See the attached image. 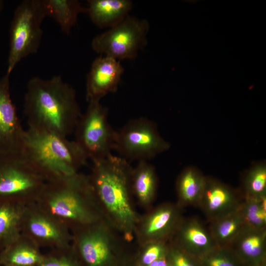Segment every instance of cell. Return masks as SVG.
I'll use <instances>...</instances> for the list:
<instances>
[{"label": "cell", "instance_id": "22", "mask_svg": "<svg viewBox=\"0 0 266 266\" xmlns=\"http://www.w3.org/2000/svg\"><path fill=\"white\" fill-rule=\"evenodd\" d=\"M47 16L52 17L61 30L68 34L77 22L78 15L86 13V7L77 0H42Z\"/></svg>", "mask_w": 266, "mask_h": 266}, {"label": "cell", "instance_id": "26", "mask_svg": "<svg viewBox=\"0 0 266 266\" xmlns=\"http://www.w3.org/2000/svg\"><path fill=\"white\" fill-rule=\"evenodd\" d=\"M239 210L246 226L266 229V197L243 199Z\"/></svg>", "mask_w": 266, "mask_h": 266}, {"label": "cell", "instance_id": "32", "mask_svg": "<svg viewBox=\"0 0 266 266\" xmlns=\"http://www.w3.org/2000/svg\"><path fill=\"white\" fill-rule=\"evenodd\" d=\"M3 2L2 0H0V12L2 10L3 7Z\"/></svg>", "mask_w": 266, "mask_h": 266}, {"label": "cell", "instance_id": "16", "mask_svg": "<svg viewBox=\"0 0 266 266\" xmlns=\"http://www.w3.org/2000/svg\"><path fill=\"white\" fill-rule=\"evenodd\" d=\"M170 241L199 259L217 247L208 228L193 217L183 218Z\"/></svg>", "mask_w": 266, "mask_h": 266}, {"label": "cell", "instance_id": "28", "mask_svg": "<svg viewBox=\"0 0 266 266\" xmlns=\"http://www.w3.org/2000/svg\"><path fill=\"white\" fill-rule=\"evenodd\" d=\"M167 258L170 266H202L200 259L184 251L170 241L168 243Z\"/></svg>", "mask_w": 266, "mask_h": 266}, {"label": "cell", "instance_id": "4", "mask_svg": "<svg viewBox=\"0 0 266 266\" xmlns=\"http://www.w3.org/2000/svg\"><path fill=\"white\" fill-rule=\"evenodd\" d=\"M22 151L46 182L75 174L88 159L74 140L29 128Z\"/></svg>", "mask_w": 266, "mask_h": 266}, {"label": "cell", "instance_id": "18", "mask_svg": "<svg viewBox=\"0 0 266 266\" xmlns=\"http://www.w3.org/2000/svg\"><path fill=\"white\" fill-rule=\"evenodd\" d=\"M86 13L96 26L111 28L121 23L131 11L133 2L129 0H89Z\"/></svg>", "mask_w": 266, "mask_h": 266}, {"label": "cell", "instance_id": "8", "mask_svg": "<svg viewBox=\"0 0 266 266\" xmlns=\"http://www.w3.org/2000/svg\"><path fill=\"white\" fill-rule=\"evenodd\" d=\"M74 141L92 161L110 155L116 131L108 123L107 109L100 101L89 102L75 128Z\"/></svg>", "mask_w": 266, "mask_h": 266}, {"label": "cell", "instance_id": "20", "mask_svg": "<svg viewBox=\"0 0 266 266\" xmlns=\"http://www.w3.org/2000/svg\"><path fill=\"white\" fill-rule=\"evenodd\" d=\"M206 176L197 168L189 166L179 175L176 183L178 201L182 208L197 206L204 189Z\"/></svg>", "mask_w": 266, "mask_h": 266}, {"label": "cell", "instance_id": "12", "mask_svg": "<svg viewBox=\"0 0 266 266\" xmlns=\"http://www.w3.org/2000/svg\"><path fill=\"white\" fill-rule=\"evenodd\" d=\"M243 200L240 191L216 179L206 177L203 192L197 206L210 223L237 211Z\"/></svg>", "mask_w": 266, "mask_h": 266}, {"label": "cell", "instance_id": "33", "mask_svg": "<svg viewBox=\"0 0 266 266\" xmlns=\"http://www.w3.org/2000/svg\"><path fill=\"white\" fill-rule=\"evenodd\" d=\"M266 266V263H262V264L257 265H256V266Z\"/></svg>", "mask_w": 266, "mask_h": 266}, {"label": "cell", "instance_id": "13", "mask_svg": "<svg viewBox=\"0 0 266 266\" xmlns=\"http://www.w3.org/2000/svg\"><path fill=\"white\" fill-rule=\"evenodd\" d=\"M25 130L11 98L9 75L0 79V154L22 151Z\"/></svg>", "mask_w": 266, "mask_h": 266}, {"label": "cell", "instance_id": "5", "mask_svg": "<svg viewBox=\"0 0 266 266\" xmlns=\"http://www.w3.org/2000/svg\"><path fill=\"white\" fill-rule=\"evenodd\" d=\"M46 183L22 151L0 154V201L35 203Z\"/></svg>", "mask_w": 266, "mask_h": 266}, {"label": "cell", "instance_id": "11", "mask_svg": "<svg viewBox=\"0 0 266 266\" xmlns=\"http://www.w3.org/2000/svg\"><path fill=\"white\" fill-rule=\"evenodd\" d=\"M72 249L87 266H104L117 244L102 220L71 232Z\"/></svg>", "mask_w": 266, "mask_h": 266}, {"label": "cell", "instance_id": "1", "mask_svg": "<svg viewBox=\"0 0 266 266\" xmlns=\"http://www.w3.org/2000/svg\"><path fill=\"white\" fill-rule=\"evenodd\" d=\"M24 113L29 128L65 137L74 132L82 114L75 90L60 76L30 79Z\"/></svg>", "mask_w": 266, "mask_h": 266}, {"label": "cell", "instance_id": "14", "mask_svg": "<svg viewBox=\"0 0 266 266\" xmlns=\"http://www.w3.org/2000/svg\"><path fill=\"white\" fill-rule=\"evenodd\" d=\"M183 217L177 204H161L147 214L140 223L138 235L142 244L170 240Z\"/></svg>", "mask_w": 266, "mask_h": 266}, {"label": "cell", "instance_id": "21", "mask_svg": "<svg viewBox=\"0 0 266 266\" xmlns=\"http://www.w3.org/2000/svg\"><path fill=\"white\" fill-rule=\"evenodd\" d=\"M26 207L12 202L0 201V252L21 234Z\"/></svg>", "mask_w": 266, "mask_h": 266}, {"label": "cell", "instance_id": "27", "mask_svg": "<svg viewBox=\"0 0 266 266\" xmlns=\"http://www.w3.org/2000/svg\"><path fill=\"white\" fill-rule=\"evenodd\" d=\"M202 266H243L229 246L216 247L200 259Z\"/></svg>", "mask_w": 266, "mask_h": 266}, {"label": "cell", "instance_id": "9", "mask_svg": "<svg viewBox=\"0 0 266 266\" xmlns=\"http://www.w3.org/2000/svg\"><path fill=\"white\" fill-rule=\"evenodd\" d=\"M148 22L128 16L117 25L97 35L91 43L94 51L118 61L133 59L146 43Z\"/></svg>", "mask_w": 266, "mask_h": 266}, {"label": "cell", "instance_id": "29", "mask_svg": "<svg viewBox=\"0 0 266 266\" xmlns=\"http://www.w3.org/2000/svg\"><path fill=\"white\" fill-rule=\"evenodd\" d=\"M71 246L65 249H53V253L43 258L38 266H78L68 254Z\"/></svg>", "mask_w": 266, "mask_h": 266}, {"label": "cell", "instance_id": "34", "mask_svg": "<svg viewBox=\"0 0 266 266\" xmlns=\"http://www.w3.org/2000/svg\"><path fill=\"white\" fill-rule=\"evenodd\" d=\"M0 266H3V265H0Z\"/></svg>", "mask_w": 266, "mask_h": 266}, {"label": "cell", "instance_id": "30", "mask_svg": "<svg viewBox=\"0 0 266 266\" xmlns=\"http://www.w3.org/2000/svg\"><path fill=\"white\" fill-rule=\"evenodd\" d=\"M146 244V248L141 256V263L144 266L166 257L167 255L168 243L165 241H154Z\"/></svg>", "mask_w": 266, "mask_h": 266}, {"label": "cell", "instance_id": "23", "mask_svg": "<svg viewBox=\"0 0 266 266\" xmlns=\"http://www.w3.org/2000/svg\"><path fill=\"white\" fill-rule=\"evenodd\" d=\"M157 184V176L153 166L146 161L138 162L136 166L133 168L131 189L141 204L148 205L153 201Z\"/></svg>", "mask_w": 266, "mask_h": 266}, {"label": "cell", "instance_id": "31", "mask_svg": "<svg viewBox=\"0 0 266 266\" xmlns=\"http://www.w3.org/2000/svg\"><path fill=\"white\" fill-rule=\"evenodd\" d=\"M146 266H170L167 255L159 259Z\"/></svg>", "mask_w": 266, "mask_h": 266}, {"label": "cell", "instance_id": "25", "mask_svg": "<svg viewBox=\"0 0 266 266\" xmlns=\"http://www.w3.org/2000/svg\"><path fill=\"white\" fill-rule=\"evenodd\" d=\"M243 199L266 197V165H254L245 173L240 191Z\"/></svg>", "mask_w": 266, "mask_h": 266}, {"label": "cell", "instance_id": "15", "mask_svg": "<svg viewBox=\"0 0 266 266\" xmlns=\"http://www.w3.org/2000/svg\"><path fill=\"white\" fill-rule=\"evenodd\" d=\"M124 68L119 61L101 55L93 62L86 79L88 102L100 101L109 93L116 91Z\"/></svg>", "mask_w": 266, "mask_h": 266}, {"label": "cell", "instance_id": "19", "mask_svg": "<svg viewBox=\"0 0 266 266\" xmlns=\"http://www.w3.org/2000/svg\"><path fill=\"white\" fill-rule=\"evenodd\" d=\"M32 240L22 234L0 252V265L8 266H38L43 256Z\"/></svg>", "mask_w": 266, "mask_h": 266}, {"label": "cell", "instance_id": "17", "mask_svg": "<svg viewBox=\"0 0 266 266\" xmlns=\"http://www.w3.org/2000/svg\"><path fill=\"white\" fill-rule=\"evenodd\" d=\"M229 247L244 266L266 263V229L245 225Z\"/></svg>", "mask_w": 266, "mask_h": 266}, {"label": "cell", "instance_id": "10", "mask_svg": "<svg viewBox=\"0 0 266 266\" xmlns=\"http://www.w3.org/2000/svg\"><path fill=\"white\" fill-rule=\"evenodd\" d=\"M21 233L39 247L65 249L71 246L70 231L35 203L26 206L25 209Z\"/></svg>", "mask_w": 266, "mask_h": 266}, {"label": "cell", "instance_id": "24", "mask_svg": "<svg viewBox=\"0 0 266 266\" xmlns=\"http://www.w3.org/2000/svg\"><path fill=\"white\" fill-rule=\"evenodd\" d=\"M245 226L239 209L210 223L208 228L217 247L229 246Z\"/></svg>", "mask_w": 266, "mask_h": 266}, {"label": "cell", "instance_id": "6", "mask_svg": "<svg viewBox=\"0 0 266 266\" xmlns=\"http://www.w3.org/2000/svg\"><path fill=\"white\" fill-rule=\"evenodd\" d=\"M46 17L42 0H25L16 8L10 29L8 75L21 60L38 50Z\"/></svg>", "mask_w": 266, "mask_h": 266}, {"label": "cell", "instance_id": "2", "mask_svg": "<svg viewBox=\"0 0 266 266\" xmlns=\"http://www.w3.org/2000/svg\"><path fill=\"white\" fill-rule=\"evenodd\" d=\"M89 176L99 205L128 238L135 232L139 218L131 201L133 167L128 161L110 154L92 161Z\"/></svg>", "mask_w": 266, "mask_h": 266}, {"label": "cell", "instance_id": "3", "mask_svg": "<svg viewBox=\"0 0 266 266\" xmlns=\"http://www.w3.org/2000/svg\"><path fill=\"white\" fill-rule=\"evenodd\" d=\"M35 203L71 232L102 220L89 176L79 172L46 182Z\"/></svg>", "mask_w": 266, "mask_h": 266}, {"label": "cell", "instance_id": "7", "mask_svg": "<svg viewBox=\"0 0 266 266\" xmlns=\"http://www.w3.org/2000/svg\"><path fill=\"white\" fill-rule=\"evenodd\" d=\"M169 148L154 123L144 117L129 121L115 133L113 149L128 161H147Z\"/></svg>", "mask_w": 266, "mask_h": 266}]
</instances>
